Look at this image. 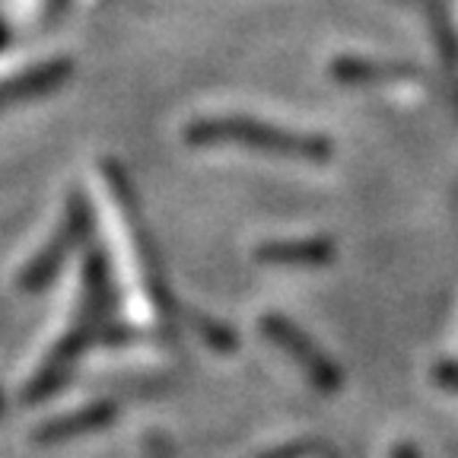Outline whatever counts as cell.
<instances>
[{
    "label": "cell",
    "instance_id": "cell-1",
    "mask_svg": "<svg viewBox=\"0 0 458 458\" xmlns=\"http://www.w3.org/2000/svg\"><path fill=\"white\" fill-rule=\"evenodd\" d=\"M185 137L191 143H242L274 157L306 159V163H325L331 157V143L315 134H296L280 131L267 122L242 118V114H220V118H198L188 124Z\"/></svg>",
    "mask_w": 458,
    "mask_h": 458
},
{
    "label": "cell",
    "instance_id": "cell-2",
    "mask_svg": "<svg viewBox=\"0 0 458 458\" xmlns=\"http://www.w3.org/2000/svg\"><path fill=\"white\" fill-rule=\"evenodd\" d=\"M261 328H265V335L277 344L286 357L306 372V379L312 382L315 388H322V392H337V388H341V369H337V363L306 335V331L296 328L290 318H284V315H265V318H261Z\"/></svg>",
    "mask_w": 458,
    "mask_h": 458
},
{
    "label": "cell",
    "instance_id": "cell-3",
    "mask_svg": "<svg viewBox=\"0 0 458 458\" xmlns=\"http://www.w3.org/2000/svg\"><path fill=\"white\" fill-rule=\"evenodd\" d=\"M96 322H99V312H93V309L83 306V312H80V322L67 331V337H61V344H57L55 351L48 353V360L38 366L36 376L29 379L26 392H22V398H26V401H42V398H48V394H55L57 388L64 386L67 376H71V369H73V363H77L80 353H83V347L93 341Z\"/></svg>",
    "mask_w": 458,
    "mask_h": 458
},
{
    "label": "cell",
    "instance_id": "cell-4",
    "mask_svg": "<svg viewBox=\"0 0 458 458\" xmlns=\"http://www.w3.org/2000/svg\"><path fill=\"white\" fill-rule=\"evenodd\" d=\"M86 226H89V208H86V200L80 194H73L71 204H67V216L64 223L57 226V233L51 236V242L32 258V265L20 274V286L29 290V293H38L42 286L51 284V277L57 274V267L64 265L67 251L83 239Z\"/></svg>",
    "mask_w": 458,
    "mask_h": 458
},
{
    "label": "cell",
    "instance_id": "cell-5",
    "mask_svg": "<svg viewBox=\"0 0 458 458\" xmlns=\"http://www.w3.org/2000/svg\"><path fill=\"white\" fill-rule=\"evenodd\" d=\"M118 417V408L112 401H93L80 411H71V414H61L55 420H45L42 427L32 433L38 445H61L71 443L77 437H86V433H96V429L108 427V423Z\"/></svg>",
    "mask_w": 458,
    "mask_h": 458
},
{
    "label": "cell",
    "instance_id": "cell-6",
    "mask_svg": "<svg viewBox=\"0 0 458 458\" xmlns=\"http://www.w3.org/2000/svg\"><path fill=\"white\" fill-rule=\"evenodd\" d=\"M71 73H73L71 61H45V64L32 67V71L16 73L13 80H4V83H0V108L16 106V102L32 99V96L51 93V89H57L61 83H67Z\"/></svg>",
    "mask_w": 458,
    "mask_h": 458
},
{
    "label": "cell",
    "instance_id": "cell-7",
    "mask_svg": "<svg viewBox=\"0 0 458 458\" xmlns=\"http://www.w3.org/2000/svg\"><path fill=\"white\" fill-rule=\"evenodd\" d=\"M258 261L265 265H293V267H312L328 265L335 258V245L328 239H296V242H265L255 251Z\"/></svg>",
    "mask_w": 458,
    "mask_h": 458
},
{
    "label": "cell",
    "instance_id": "cell-8",
    "mask_svg": "<svg viewBox=\"0 0 458 458\" xmlns=\"http://www.w3.org/2000/svg\"><path fill=\"white\" fill-rule=\"evenodd\" d=\"M331 73L341 83H401L411 80V67L394 61H366V57H337L331 61Z\"/></svg>",
    "mask_w": 458,
    "mask_h": 458
},
{
    "label": "cell",
    "instance_id": "cell-9",
    "mask_svg": "<svg viewBox=\"0 0 458 458\" xmlns=\"http://www.w3.org/2000/svg\"><path fill=\"white\" fill-rule=\"evenodd\" d=\"M188 322H191V328L198 331V335L204 337V341H208L214 351L229 353V351H236V347H239L236 331L226 328V325H220V322H214L210 315L198 312V309H188Z\"/></svg>",
    "mask_w": 458,
    "mask_h": 458
},
{
    "label": "cell",
    "instance_id": "cell-10",
    "mask_svg": "<svg viewBox=\"0 0 458 458\" xmlns=\"http://www.w3.org/2000/svg\"><path fill=\"white\" fill-rule=\"evenodd\" d=\"M147 455L150 458H175V449H172V443L163 437V433H150V437H147Z\"/></svg>",
    "mask_w": 458,
    "mask_h": 458
},
{
    "label": "cell",
    "instance_id": "cell-11",
    "mask_svg": "<svg viewBox=\"0 0 458 458\" xmlns=\"http://www.w3.org/2000/svg\"><path fill=\"white\" fill-rule=\"evenodd\" d=\"M437 379L449 388H458V363H443L437 366Z\"/></svg>",
    "mask_w": 458,
    "mask_h": 458
},
{
    "label": "cell",
    "instance_id": "cell-12",
    "mask_svg": "<svg viewBox=\"0 0 458 458\" xmlns=\"http://www.w3.org/2000/svg\"><path fill=\"white\" fill-rule=\"evenodd\" d=\"M0 411H4V398H0Z\"/></svg>",
    "mask_w": 458,
    "mask_h": 458
}]
</instances>
